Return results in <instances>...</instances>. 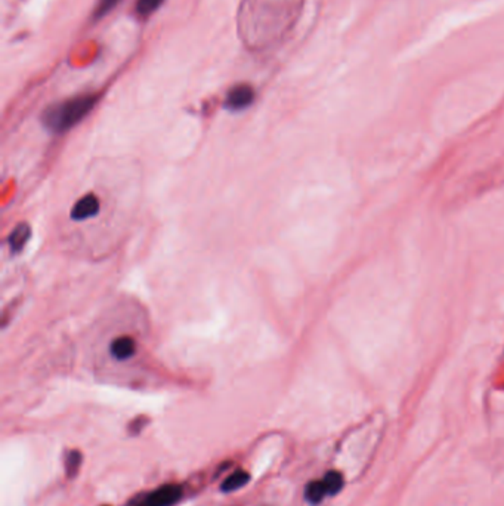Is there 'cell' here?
I'll use <instances>...</instances> for the list:
<instances>
[{"label": "cell", "instance_id": "6da1fadb", "mask_svg": "<svg viewBox=\"0 0 504 506\" xmlns=\"http://www.w3.org/2000/svg\"><path fill=\"white\" fill-rule=\"evenodd\" d=\"M95 95H78L48 107L42 114V123L53 133H64L80 123L95 107Z\"/></svg>", "mask_w": 504, "mask_h": 506}, {"label": "cell", "instance_id": "7a4b0ae2", "mask_svg": "<svg viewBox=\"0 0 504 506\" xmlns=\"http://www.w3.org/2000/svg\"><path fill=\"white\" fill-rule=\"evenodd\" d=\"M184 496V489L179 484H165L155 490L135 496L128 506H173Z\"/></svg>", "mask_w": 504, "mask_h": 506}, {"label": "cell", "instance_id": "3957f363", "mask_svg": "<svg viewBox=\"0 0 504 506\" xmlns=\"http://www.w3.org/2000/svg\"><path fill=\"white\" fill-rule=\"evenodd\" d=\"M254 101V91L250 85L241 84L234 86L225 99V107L231 111H241L250 107Z\"/></svg>", "mask_w": 504, "mask_h": 506}, {"label": "cell", "instance_id": "52a82bcc", "mask_svg": "<svg viewBox=\"0 0 504 506\" xmlns=\"http://www.w3.org/2000/svg\"><path fill=\"white\" fill-rule=\"evenodd\" d=\"M249 481H250V474L243 471V470H238V471L232 472L231 475H228L224 481H222L220 490L224 492V493H232V492L243 489Z\"/></svg>", "mask_w": 504, "mask_h": 506}, {"label": "cell", "instance_id": "9c48e42d", "mask_svg": "<svg viewBox=\"0 0 504 506\" xmlns=\"http://www.w3.org/2000/svg\"><path fill=\"white\" fill-rule=\"evenodd\" d=\"M322 482H324V485H326L329 496H334L341 489H344L345 480H344V475H341L339 471H329L324 475V478H322Z\"/></svg>", "mask_w": 504, "mask_h": 506}, {"label": "cell", "instance_id": "30bf717a", "mask_svg": "<svg viewBox=\"0 0 504 506\" xmlns=\"http://www.w3.org/2000/svg\"><path fill=\"white\" fill-rule=\"evenodd\" d=\"M165 0H138L136 2V12L140 16H150L151 14H154L161 4H163Z\"/></svg>", "mask_w": 504, "mask_h": 506}, {"label": "cell", "instance_id": "277c9868", "mask_svg": "<svg viewBox=\"0 0 504 506\" xmlns=\"http://www.w3.org/2000/svg\"><path fill=\"white\" fill-rule=\"evenodd\" d=\"M101 211V203L99 198L89 193L83 196L82 198L77 200V203L71 209V219L73 221H86L89 218H93L99 213Z\"/></svg>", "mask_w": 504, "mask_h": 506}, {"label": "cell", "instance_id": "8fae6325", "mask_svg": "<svg viewBox=\"0 0 504 506\" xmlns=\"http://www.w3.org/2000/svg\"><path fill=\"white\" fill-rule=\"evenodd\" d=\"M80 463H82V455H80V452L77 450H73L67 455V459H66V471H67V475L68 477H74L78 471V467H80Z\"/></svg>", "mask_w": 504, "mask_h": 506}, {"label": "cell", "instance_id": "ba28073f", "mask_svg": "<svg viewBox=\"0 0 504 506\" xmlns=\"http://www.w3.org/2000/svg\"><path fill=\"white\" fill-rule=\"evenodd\" d=\"M329 496L327 489L322 480H317V481H311L307 487H305V499L311 503V505H318L324 497Z\"/></svg>", "mask_w": 504, "mask_h": 506}, {"label": "cell", "instance_id": "4fadbf2b", "mask_svg": "<svg viewBox=\"0 0 504 506\" xmlns=\"http://www.w3.org/2000/svg\"><path fill=\"white\" fill-rule=\"evenodd\" d=\"M103 506H108V505H103Z\"/></svg>", "mask_w": 504, "mask_h": 506}, {"label": "cell", "instance_id": "5b68a950", "mask_svg": "<svg viewBox=\"0 0 504 506\" xmlns=\"http://www.w3.org/2000/svg\"><path fill=\"white\" fill-rule=\"evenodd\" d=\"M136 350H138L136 340L132 336H128V335L115 338L111 342V345H110L111 355L115 360H118V361L130 360L136 354Z\"/></svg>", "mask_w": 504, "mask_h": 506}, {"label": "cell", "instance_id": "8992f818", "mask_svg": "<svg viewBox=\"0 0 504 506\" xmlns=\"http://www.w3.org/2000/svg\"><path fill=\"white\" fill-rule=\"evenodd\" d=\"M30 237H31V227L29 224H26V222H21V224H18L11 231V234L8 237V243H9L11 251L14 253L21 252L26 248Z\"/></svg>", "mask_w": 504, "mask_h": 506}, {"label": "cell", "instance_id": "7c38bea8", "mask_svg": "<svg viewBox=\"0 0 504 506\" xmlns=\"http://www.w3.org/2000/svg\"><path fill=\"white\" fill-rule=\"evenodd\" d=\"M120 2V0H99L98 5L93 9V18L99 19L106 16L107 14H110L113 11V8Z\"/></svg>", "mask_w": 504, "mask_h": 506}]
</instances>
